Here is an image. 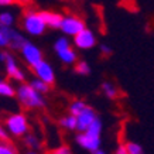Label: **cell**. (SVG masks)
<instances>
[{
  "label": "cell",
  "instance_id": "cell-12",
  "mask_svg": "<svg viewBox=\"0 0 154 154\" xmlns=\"http://www.w3.org/2000/svg\"><path fill=\"white\" fill-rule=\"evenodd\" d=\"M57 55H58L61 62H64L66 65H74L78 61V54L72 47H68L65 50H62V51L57 52Z\"/></svg>",
  "mask_w": 154,
  "mask_h": 154
},
{
  "label": "cell",
  "instance_id": "cell-8",
  "mask_svg": "<svg viewBox=\"0 0 154 154\" xmlns=\"http://www.w3.org/2000/svg\"><path fill=\"white\" fill-rule=\"evenodd\" d=\"M5 65H6V72H7V75H9V78H11V79H14V81H19V82H23V81L26 79L24 71L19 66L16 58L7 51H6Z\"/></svg>",
  "mask_w": 154,
  "mask_h": 154
},
{
  "label": "cell",
  "instance_id": "cell-20",
  "mask_svg": "<svg viewBox=\"0 0 154 154\" xmlns=\"http://www.w3.org/2000/svg\"><path fill=\"white\" fill-rule=\"evenodd\" d=\"M86 106H88V105H86L84 100H74V102L69 105V113L74 115V116H78Z\"/></svg>",
  "mask_w": 154,
  "mask_h": 154
},
{
  "label": "cell",
  "instance_id": "cell-10",
  "mask_svg": "<svg viewBox=\"0 0 154 154\" xmlns=\"http://www.w3.org/2000/svg\"><path fill=\"white\" fill-rule=\"evenodd\" d=\"M76 143L82 147V149H86L89 151L94 153L95 150L99 149L100 146V139L99 137H94V136H89L88 133H79L76 136Z\"/></svg>",
  "mask_w": 154,
  "mask_h": 154
},
{
  "label": "cell",
  "instance_id": "cell-32",
  "mask_svg": "<svg viewBox=\"0 0 154 154\" xmlns=\"http://www.w3.org/2000/svg\"><path fill=\"white\" fill-rule=\"evenodd\" d=\"M17 2L23 3V5H27V3H30V0H17Z\"/></svg>",
  "mask_w": 154,
  "mask_h": 154
},
{
  "label": "cell",
  "instance_id": "cell-27",
  "mask_svg": "<svg viewBox=\"0 0 154 154\" xmlns=\"http://www.w3.org/2000/svg\"><path fill=\"white\" fill-rule=\"evenodd\" d=\"M115 154H129L126 143H120V144L117 146V149H116V151H115Z\"/></svg>",
  "mask_w": 154,
  "mask_h": 154
},
{
  "label": "cell",
  "instance_id": "cell-1",
  "mask_svg": "<svg viewBox=\"0 0 154 154\" xmlns=\"http://www.w3.org/2000/svg\"><path fill=\"white\" fill-rule=\"evenodd\" d=\"M16 95H17L21 106L26 109H38V107H44L45 105L42 94L35 91L30 84H21L19 89L16 91Z\"/></svg>",
  "mask_w": 154,
  "mask_h": 154
},
{
  "label": "cell",
  "instance_id": "cell-2",
  "mask_svg": "<svg viewBox=\"0 0 154 154\" xmlns=\"http://www.w3.org/2000/svg\"><path fill=\"white\" fill-rule=\"evenodd\" d=\"M21 26H23L24 31L31 37H40L48 28L45 21H44L42 13L41 11H34V10H30L24 14L23 20H21Z\"/></svg>",
  "mask_w": 154,
  "mask_h": 154
},
{
  "label": "cell",
  "instance_id": "cell-4",
  "mask_svg": "<svg viewBox=\"0 0 154 154\" xmlns=\"http://www.w3.org/2000/svg\"><path fill=\"white\" fill-rule=\"evenodd\" d=\"M6 126L9 129V131L13 136H26L28 131V123L27 117L21 115V113H16V115H10L7 119L5 120Z\"/></svg>",
  "mask_w": 154,
  "mask_h": 154
},
{
  "label": "cell",
  "instance_id": "cell-18",
  "mask_svg": "<svg viewBox=\"0 0 154 154\" xmlns=\"http://www.w3.org/2000/svg\"><path fill=\"white\" fill-rule=\"evenodd\" d=\"M30 85H31L35 91H38L40 94H47L48 91H50V85L45 84L44 81L38 79V78H34V79L30 81Z\"/></svg>",
  "mask_w": 154,
  "mask_h": 154
},
{
  "label": "cell",
  "instance_id": "cell-7",
  "mask_svg": "<svg viewBox=\"0 0 154 154\" xmlns=\"http://www.w3.org/2000/svg\"><path fill=\"white\" fill-rule=\"evenodd\" d=\"M33 72L38 79L44 81V82L48 84L50 86L54 85V82H55V72H54L52 66L48 64L47 61L42 60V61L38 62L37 65H34L33 66Z\"/></svg>",
  "mask_w": 154,
  "mask_h": 154
},
{
  "label": "cell",
  "instance_id": "cell-22",
  "mask_svg": "<svg viewBox=\"0 0 154 154\" xmlns=\"http://www.w3.org/2000/svg\"><path fill=\"white\" fill-rule=\"evenodd\" d=\"M75 72L79 75H88L91 72V66L86 61H76L75 64Z\"/></svg>",
  "mask_w": 154,
  "mask_h": 154
},
{
  "label": "cell",
  "instance_id": "cell-21",
  "mask_svg": "<svg viewBox=\"0 0 154 154\" xmlns=\"http://www.w3.org/2000/svg\"><path fill=\"white\" fill-rule=\"evenodd\" d=\"M68 47H71V41L68 40V37H64V35L60 38H57L55 42H54V50H55V52H60Z\"/></svg>",
  "mask_w": 154,
  "mask_h": 154
},
{
  "label": "cell",
  "instance_id": "cell-24",
  "mask_svg": "<svg viewBox=\"0 0 154 154\" xmlns=\"http://www.w3.org/2000/svg\"><path fill=\"white\" fill-rule=\"evenodd\" d=\"M24 143H26V146L30 147V149H38V147H40V141H38V139L34 134H31V133H27V134H26V137H24Z\"/></svg>",
  "mask_w": 154,
  "mask_h": 154
},
{
  "label": "cell",
  "instance_id": "cell-14",
  "mask_svg": "<svg viewBox=\"0 0 154 154\" xmlns=\"http://www.w3.org/2000/svg\"><path fill=\"white\" fill-rule=\"evenodd\" d=\"M102 92L106 95L109 99H116L119 96V89L112 84V82H103L102 84Z\"/></svg>",
  "mask_w": 154,
  "mask_h": 154
},
{
  "label": "cell",
  "instance_id": "cell-6",
  "mask_svg": "<svg viewBox=\"0 0 154 154\" xmlns=\"http://www.w3.org/2000/svg\"><path fill=\"white\" fill-rule=\"evenodd\" d=\"M74 45L79 50H91L96 45V35L91 28H84L81 33H78L74 37Z\"/></svg>",
  "mask_w": 154,
  "mask_h": 154
},
{
  "label": "cell",
  "instance_id": "cell-31",
  "mask_svg": "<svg viewBox=\"0 0 154 154\" xmlns=\"http://www.w3.org/2000/svg\"><path fill=\"white\" fill-rule=\"evenodd\" d=\"M94 154H106V153H105V151H102V150H95V151H94Z\"/></svg>",
  "mask_w": 154,
  "mask_h": 154
},
{
  "label": "cell",
  "instance_id": "cell-33",
  "mask_svg": "<svg viewBox=\"0 0 154 154\" xmlns=\"http://www.w3.org/2000/svg\"><path fill=\"white\" fill-rule=\"evenodd\" d=\"M27 154H37V153H34V151H31V153H27Z\"/></svg>",
  "mask_w": 154,
  "mask_h": 154
},
{
  "label": "cell",
  "instance_id": "cell-16",
  "mask_svg": "<svg viewBox=\"0 0 154 154\" xmlns=\"http://www.w3.org/2000/svg\"><path fill=\"white\" fill-rule=\"evenodd\" d=\"M0 95L2 96H7V98H11L16 95V91H14L13 85H10L7 81L0 79Z\"/></svg>",
  "mask_w": 154,
  "mask_h": 154
},
{
  "label": "cell",
  "instance_id": "cell-17",
  "mask_svg": "<svg viewBox=\"0 0 154 154\" xmlns=\"http://www.w3.org/2000/svg\"><path fill=\"white\" fill-rule=\"evenodd\" d=\"M14 14L11 11H2L0 13V27H11L14 24Z\"/></svg>",
  "mask_w": 154,
  "mask_h": 154
},
{
  "label": "cell",
  "instance_id": "cell-9",
  "mask_svg": "<svg viewBox=\"0 0 154 154\" xmlns=\"http://www.w3.org/2000/svg\"><path fill=\"white\" fill-rule=\"evenodd\" d=\"M96 119V115H95V110L92 107L86 106L82 110V112L76 116V130L84 133V131L88 130V127L94 123V120Z\"/></svg>",
  "mask_w": 154,
  "mask_h": 154
},
{
  "label": "cell",
  "instance_id": "cell-29",
  "mask_svg": "<svg viewBox=\"0 0 154 154\" xmlns=\"http://www.w3.org/2000/svg\"><path fill=\"white\" fill-rule=\"evenodd\" d=\"M100 51H102V54H105V55H110L112 50H110V47H109V45L102 44V45H100Z\"/></svg>",
  "mask_w": 154,
  "mask_h": 154
},
{
  "label": "cell",
  "instance_id": "cell-23",
  "mask_svg": "<svg viewBox=\"0 0 154 154\" xmlns=\"http://www.w3.org/2000/svg\"><path fill=\"white\" fill-rule=\"evenodd\" d=\"M0 154H17V150L11 141H2L0 143Z\"/></svg>",
  "mask_w": 154,
  "mask_h": 154
},
{
  "label": "cell",
  "instance_id": "cell-3",
  "mask_svg": "<svg viewBox=\"0 0 154 154\" xmlns=\"http://www.w3.org/2000/svg\"><path fill=\"white\" fill-rule=\"evenodd\" d=\"M84 28H86L85 26V21L81 19L79 16H75V14H68V16H64V20H62V24H61V31L64 35H68V37H75L78 33H81Z\"/></svg>",
  "mask_w": 154,
  "mask_h": 154
},
{
  "label": "cell",
  "instance_id": "cell-28",
  "mask_svg": "<svg viewBox=\"0 0 154 154\" xmlns=\"http://www.w3.org/2000/svg\"><path fill=\"white\" fill-rule=\"evenodd\" d=\"M0 141H9L10 143V137H9V134L5 131V129L0 126Z\"/></svg>",
  "mask_w": 154,
  "mask_h": 154
},
{
  "label": "cell",
  "instance_id": "cell-15",
  "mask_svg": "<svg viewBox=\"0 0 154 154\" xmlns=\"http://www.w3.org/2000/svg\"><path fill=\"white\" fill-rule=\"evenodd\" d=\"M85 133H88L89 136H94V137H99L100 139V133H102V122L99 117H96L94 120V123L88 127V130L85 131Z\"/></svg>",
  "mask_w": 154,
  "mask_h": 154
},
{
  "label": "cell",
  "instance_id": "cell-30",
  "mask_svg": "<svg viewBox=\"0 0 154 154\" xmlns=\"http://www.w3.org/2000/svg\"><path fill=\"white\" fill-rule=\"evenodd\" d=\"M16 2V0H0V6L2 7H7V6H11Z\"/></svg>",
  "mask_w": 154,
  "mask_h": 154
},
{
  "label": "cell",
  "instance_id": "cell-5",
  "mask_svg": "<svg viewBox=\"0 0 154 154\" xmlns=\"http://www.w3.org/2000/svg\"><path fill=\"white\" fill-rule=\"evenodd\" d=\"M21 52V57H23V60L26 61V64L30 65L33 68L34 65H37L40 61H42V52L41 50L33 44V42L30 41H26V44L23 45V48L20 50Z\"/></svg>",
  "mask_w": 154,
  "mask_h": 154
},
{
  "label": "cell",
  "instance_id": "cell-11",
  "mask_svg": "<svg viewBox=\"0 0 154 154\" xmlns=\"http://www.w3.org/2000/svg\"><path fill=\"white\" fill-rule=\"evenodd\" d=\"M42 17H44V21L47 24L48 28H54V30H60L61 24H62V20H64V16L57 11H41Z\"/></svg>",
  "mask_w": 154,
  "mask_h": 154
},
{
  "label": "cell",
  "instance_id": "cell-19",
  "mask_svg": "<svg viewBox=\"0 0 154 154\" xmlns=\"http://www.w3.org/2000/svg\"><path fill=\"white\" fill-rule=\"evenodd\" d=\"M60 123H61V126L68 129V130H76V116H74V115L62 117Z\"/></svg>",
  "mask_w": 154,
  "mask_h": 154
},
{
  "label": "cell",
  "instance_id": "cell-26",
  "mask_svg": "<svg viewBox=\"0 0 154 154\" xmlns=\"http://www.w3.org/2000/svg\"><path fill=\"white\" fill-rule=\"evenodd\" d=\"M47 154H72V153H71L69 147H66V146H60V147H57V149L47 151Z\"/></svg>",
  "mask_w": 154,
  "mask_h": 154
},
{
  "label": "cell",
  "instance_id": "cell-25",
  "mask_svg": "<svg viewBox=\"0 0 154 154\" xmlns=\"http://www.w3.org/2000/svg\"><path fill=\"white\" fill-rule=\"evenodd\" d=\"M126 146H127V151H129V154H144L143 149H141L137 143H134V141H127Z\"/></svg>",
  "mask_w": 154,
  "mask_h": 154
},
{
  "label": "cell",
  "instance_id": "cell-13",
  "mask_svg": "<svg viewBox=\"0 0 154 154\" xmlns=\"http://www.w3.org/2000/svg\"><path fill=\"white\" fill-rule=\"evenodd\" d=\"M11 33H13L11 27H0V48L10 47Z\"/></svg>",
  "mask_w": 154,
  "mask_h": 154
}]
</instances>
